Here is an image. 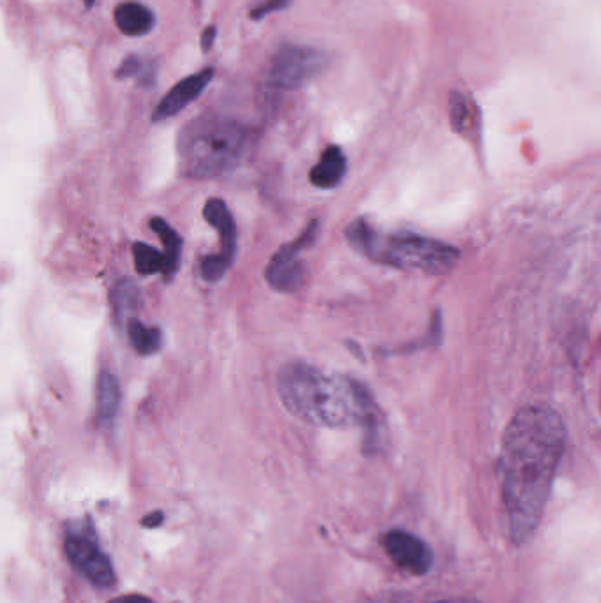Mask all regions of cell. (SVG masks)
Wrapping results in <instances>:
<instances>
[{
	"mask_svg": "<svg viewBox=\"0 0 601 603\" xmlns=\"http://www.w3.org/2000/svg\"><path fill=\"white\" fill-rule=\"evenodd\" d=\"M564 445L563 420L547 406H527L506 427L499 473L510 531L517 544L527 542L542 521Z\"/></svg>",
	"mask_w": 601,
	"mask_h": 603,
	"instance_id": "obj_1",
	"label": "cell"
},
{
	"mask_svg": "<svg viewBox=\"0 0 601 603\" xmlns=\"http://www.w3.org/2000/svg\"><path fill=\"white\" fill-rule=\"evenodd\" d=\"M277 392L293 417L320 427L362 425L367 452L383 443L385 424L369 390L346 376H328L304 362L284 365L277 374Z\"/></svg>",
	"mask_w": 601,
	"mask_h": 603,
	"instance_id": "obj_2",
	"label": "cell"
},
{
	"mask_svg": "<svg viewBox=\"0 0 601 603\" xmlns=\"http://www.w3.org/2000/svg\"><path fill=\"white\" fill-rule=\"evenodd\" d=\"M346 239L365 258L399 270L445 274L459 260V251L450 244L425 239L409 231L379 233L365 219L349 224Z\"/></svg>",
	"mask_w": 601,
	"mask_h": 603,
	"instance_id": "obj_3",
	"label": "cell"
},
{
	"mask_svg": "<svg viewBox=\"0 0 601 603\" xmlns=\"http://www.w3.org/2000/svg\"><path fill=\"white\" fill-rule=\"evenodd\" d=\"M249 131L235 120L194 122L179 143L182 172L191 179H216L231 172L244 156Z\"/></svg>",
	"mask_w": 601,
	"mask_h": 603,
	"instance_id": "obj_4",
	"label": "cell"
},
{
	"mask_svg": "<svg viewBox=\"0 0 601 603\" xmlns=\"http://www.w3.org/2000/svg\"><path fill=\"white\" fill-rule=\"evenodd\" d=\"M328 66V55L312 46L284 45L275 52L268 67V83L275 89L295 90L320 76Z\"/></svg>",
	"mask_w": 601,
	"mask_h": 603,
	"instance_id": "obj_5",
	"label": "cell"
},
{
	"mask_svg": "<svg viewBox=\"0 0 601 603\" xmlns=\"http://www.w3.org/2000/svg\"><path fill=\"white\" fill-rule=\"evenodd\" d=\"M203 216L208 224H212L221 239V251L212 256H207L201 261V277L207 283H217L223 279L224 274L230 270L235 254H237V224L231 216L228 205L221 198H212L207 201Z\"/></svg>",
	"mask_w": 601,
	"mask_h": 603,
	"instance_id": "obj_6",
	"label": "cell"
},
{
	"mask_svg": "<svg viewBox=\"0 0 601 603\" xmlns=\"http://www.w3.org/2000/svg\"><path fill=\"white\" fill-rule=\"evenodd\" d=\"M64 547L71 565L75 566L80 574L85 575L94 586L112 588L117 581L112 559L101 551V547L97 545L96 535L71 531L66 536Z\"/></svg>",
	"mask_w": 601,
	"mask_h": 603,
	"instance_id": "obj_7",
	"label": "cell"
},
{
	"mask_svg": "<svg viewBox=\"0 0 601 603\" xmlns=\"http://www.w3.org/2000/svg\"><path fill=\"white\" fill-rule=\"evenodd\" d=\"M318 233V221H312L304 233L295 242L282 246L267 268V281L274 290L282 293L297 291L304 283V265L300 260V253L311 246Z\"/></svg>",
	"mask_w": 601,
	"mask_h": 603,
	"instance_id": "obj_8",
	"label": "cell"
},
{
	"mask_svg": "<svg viewBox=\"0 0 601 603\" xmlns=\"http://www.w3.org/2000/svg\"><path fill=\"white\" fill-rule=\"evenodd\" d=\"M386 554L409 574L425 575L432 566V552L422 538L402 529H392L383 536Z\"/></svg>",
	"mask_w": 601,
	"mask_h": 603,
	"instance_id": "obj_9",
	"label": "cell"
},
{
	"mask_svg": "<svg viewBox=\"0 0 601 603\" xmlns=\"http://www.w3.org/2000/svg\"><path fill=\"white\" fill-rule=\"evenodd\" d=\"M214 78V69L205 67L196 75L187 76L184 80H180L173 89L161 99V103L156 106V110L152 113L154 122H163V120L171 119L175 115H179L184 108L191 105L194 99L201 96V92L207 89L208 83Z\"/></svg>",
	"mask_w": 601,
	"mask_h": 603,
	"instance_id": "obj_10",
	"label": "cell"
},
{
	"mask_svg": "<svg viewBox=\"0 0 601 603\" xmlns=\"http://www.w3.org/2000/svg\"><path fill=\"white\" fill-rule=\"evenodd\" d=\"M115 23L122 34L126 36H145L156 25V16L147 6L140 2H122L115 9Z\"/></svg>",
	"mask_w": 601,
	"mask_h": 603,
	"instance_id": "obj_11",
	"label": "cell"
},
{
	"mask_svg": "<svg viewBox=\"0 0 601 603\" xmlns=\"http://www.w3.org/2000/svg\"><path fill=\"white\" fill-rule=\"evenodd\" d=\"M346 173V157L337 145H330L321 154L320 163L316 164L309 173L312 186L320 189H334L341 184Z\"/></svg>",
	"mask_w": 601,
	"mask_h": 603,
	"instance_id": "obj_12",
	"label": "cell"
},
{
	"mask_svg": "<svg viewBox=\"0 0 601 603\" xmlns=\"http://www.w3.org/2000/svg\"><path fill=\"white\" fill-rule=\"evenodd\" d=\"M120 392L119 378L110 371H103L99 374L97 380V418L103 425L113 424V420L117 417L120 408Z\"/></svg>",
	"mask_w": 601,
	"mask_h": 603,
	"instance_id": "obj_13",
	"label": "cell"
},
{
	"mask_svg": "<svg viewBox=\"0 0 601 603\" xmlns=\"http://www.w3.org/2000/svg\"><path fill=\"white\" fill-rule=\"evenodd\" d=\"M127 335H129V341L133 344L134 350L143 357L154 355L163 346L161 330L156 327H147L136 318L127 321Z\"/></svg>",
	"mask_w": 601,
	"mask_h": 603,
	"instance_id": "obj_14",
	"label": "cell"
},
{
	"mask_svg": "<svg viewBox=\"0 0 601 603\" xmlns=\"http://www.w3.org/2000/svg\"><path fill=\"white\" fill-rule=\"evenodd\" d=\"M150 228L156 231L159 239L163 240L164 254H166V263H168V272L166 279L175 276L179 268L180 254H182V239L179 233L171 228L161 217H152L150 219Z\"/></svg>",
	"mask_w": 601,
	"mask_h": 603,
	"instance_id": "obj_15",
	"label": "cell"
},
{
	"mask_svg": "<svg viewBox=\"0 0 601 603\" xmlns=\"http://www.w3.org/2000/svg\"><path fill=\"white\" fill-rule=\"evenodd\" d=\"M133 258L134 268L141 276H152V274L161 272L166 277L168 263H166L164 251H157L156 247L136 242L133 247Z\"/></svg>",
	"mask_w": 601,
	"mask_h": 603,
	"instance_id": "obj_16",
	"label": "cell"
},
{
	"mask_svg": "<svg viewBox=\"0 0 601 603\" xmlns=\"http://www.w3.org/2000/svg\"><path fill=\"white\" fill-rule=\"evenodd\" d=\"M140 302V291L133 279H120L119 283L113 286L112 307L117 318L131 313L134 307Z\"/></svg>",
	"mask_w": 601,
	"mask_h": 603,
	"instance_id": "obj_17",
	"label": "cell"
},
{
	"mask_svg": "<svg viewBox=\"0 0 601 603\" xmlns=\"http://www.w3.org/2000/svg\"><path fill=\"white\" fill-rule=\"evenodd\" d=\"M117 78L124 80V78H140L141 82H152L154 80V66L150 64L147 66L140 57H127L119 69H117Z\"/></svg>",
	"mask_w": 601,
	"mask_h": 603,
	"instance_id": "obj_18",
	"label": "cell"
},
{
	"mask_svg": "<svg viewBox=\"0 0 601 603\" xmlns=\"http://www.w3.org/2000/svg\"><path fill=\"white\" fill-rule=\"evenodd\" d=\"M291 2H293V0H265L258 8H254L253 11H251V18H253V20H261V18H265V16L272 15V13H277V11L288 8Z\"/></svg>",
	"mask_w": 601,
	"mask_h": 603,
	"instance_id": "obj_19",
	"label": "cell"
},
{
	"mask_svg": "<svg viewBox=\"0 0 601 603\" xmlns=\"http://www.w3.org/2000/svg\"><path fill=\"white\" fill-rule=\"evenodd\" d=\"M163 521V512H159V510H157V512H152V514L145 515V517L141 519V526H143V528L149 529L159 528V526L163 524Z\"/></svg>",
	"mask_w": 601,
	"mask_h": 603,
	"instance_id": "obj_20",
	"label": "cell"
},
{
	"mask_svg": "<svg viewBox=\"0 0 601 603\" xmlns=\"http://www.w3.org/2000/svg\"><path fill=\"white\" fill-rule=\"evenodd\" d=\"M217 30L214 25H210L205 29V32L201 34V48H203V52H208L212 46H214V41H216Z\"/></svg>",
	"mask_w": 601,
	"mask_h": 603,
	"instance_id": "obj_21",
	"label": "cell"
},
{
	"mask_svg": "<svg viewBox=\"0 0 601 603\" xmlns=\"http://www.w3.org/2000/svg\"><path fill=\"white\" fill-rule=\"evenodd\" d=\"M108 603H154L152 600H149L147 596L141 595H124L119 596V598H113Z\"/></svg>",
	"mask_w": 601,
	"mask_h": 603,
	"instance_id": "obj_22",
	"label": "cell"
},
{
	"mask_svg": "<svg viewBox=\"0 0 601 603\" xmlns=\"http://www.w3.org/2000/svg\"><path fill=\"white\" fill-rule=\"evenodd\" d=\"M591 39H593L594 46L601 55V22L591 27Z\"/></svg>",
	"mask_w": 601,
	"mask_h": 603,
	"instance_id": "obj_23",
	"label": "cell"
},
{
	"mask_svg": "<svg viewBox=\"0 0 601 603\" xmlns=\"http://www.w3.org/2000/svg\"><path fill=\"white\" fill-rule=\"evenodd\" d=\"M436 603H476L471 602V600H464V598H450V600H441V602Z\"/></svg>",
	"mask_w": 601,
	"mask_h": 603,
	"instance_id": "obj_24",
	"label": "cell"
},
{
	"mask_svg": "<svg viewBox=\"0 0 601 603\" xmlns=\"http://www.w3.org/2000/svg\"><path fill=\"white\" fill-rule=\"evenodd\" d=\"M83 2H85V4H87V8H92V6H94V2H96V0H83Z\"/></svg>",
	"mask_w": 601,
	"mask_h": 603,
	"instance_id": "obj_25",
	"label": "cell"
}]
</instances>
